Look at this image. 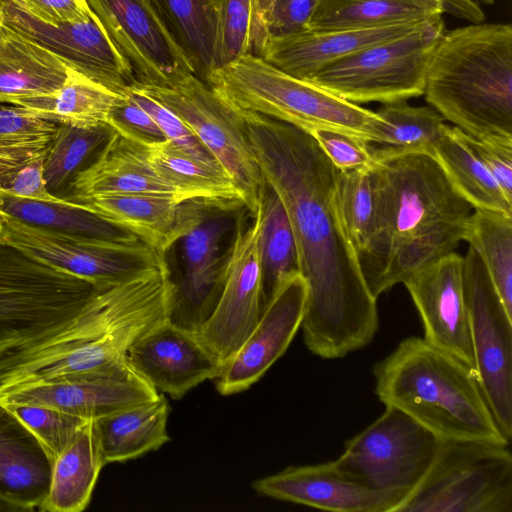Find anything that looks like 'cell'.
Returning <instances> with one entry per match:
<instances>
[{"mask_svg": "<svg viewBox=\"0 0 512 512\" xmlns=\"http://www.w3.org/2000/svg\"><path fill=\"white\" fill-rule=\"evenodd\" d=\"M127 362L152 387L173 399H181L205 380H215L222 368L195 333L166 319L130 347Z\"/></svg>", "mask_w": 512, "mask_h": 512, "instance_id": "obj_22", "label": "cell"}, {"mask_svg": "<svg viewBox=\"0 0 512 512\" xmlns=\"http://www.w3.org/2000/svg\"><path fill=\"white\" fill-rule=\"evenodd\" d=\"M0 240L55 268L104 286L165 260L143 241L118 243L30 225L0 212Z\"/></svg>", "mask_w": 512, "mask_h": 512, "instance_id": "obj_14", "label": "cell"}, {"mask_svg": "<svg viewBox=\"0 0 512 512\" xmlns=\"http://www.w3.org/2000/svg\"><path fill=\"white\" fill-rule=\"evenodd\" d=\"M250 18L251 0H216L213 46L207 72L250 54Z\"/></svg>", "mask_w": 512, "mask_h": 512, "instance_id": "obj_44", "label": "cell"}, {"mask_svg": "<svg viewBox=\"0 0 512 512\" xmlns=\"http://www.w3.org/2000/svg\"><path fill=\"white\" fill-rule=\"evenodd\" d=\"M114 130L107 123L91 126L58 124L43 163V177L50 193L70 182L88 157L102 147Z\"/></svg>", "mask_w": 512, "mask_h": 512, "instance_id": "obj_41", "label": "cell"}, {"mask_svg": "<svg viewBox=\"0 0 512 512\" xmlns=\"http://www.w3.org/2000/svg\"><path fill=\"white\" fill-rule=\"evenodd\" d=\"M103 466L93 420H89L74 441L52 462L49 491L39 510L83 511L91 500Z\"/></svg>", "mask_w": 512, "mask_h": 512, "instance_id": "obj_30", "label": "cell"}, {"mask_svg": "<svg viewBox=\"0 0 512 512\" xmlns=\"http://www.w3.org/2000/svg\"><path fill=\"white\" fill-rule=\"evenodd\" d=\"M0 212L30 225L71 235L118 243L141 241L128 230L64 198L46 202L0 194Z\"/></svg>", "mask_w": 512, "mask_h": 512, "instance_id": "obj_33", "label": "cell"}, {"mask_svg": "<svg viewBox=\"0 0 512 512\" xmlns=\"http://www.w3.org/2000/svg\"><path fill=\"white\" fill-rule=\"evenodd\" d=\"M376 113L382 122L376 141L369 143L374 159L405 153L435 157V146L446 124L432 107L398 101L383 104Z\"/></svg>", "mask_w": 512, "mask_h": 512, "instance_id": "obj_36", "label": "cell"}, {"mask_svg": "<svg viewBox=\"0 0 512 512\" xmlns=\"http://www.w3.org/2000/svg\"><path fill=\"white\" fill-rule=\"evenodd\" d=\"M57 127V123L42 119L21 106L0 103V135L2 136H54Z\"/></svg>", "mask_w": 512, "mask_h": 512, "instance_id": "obj_51", "label": "cell"}, {"mask_svg": "<svg viewBox=\"0 0 512 512\" xmlns=\"http://www.w3.org/2000/svg\"><path fill=\"white\" fill-rule=\"evenodd\" d=\"M337 205L357 254L366 252L379 233L378 196L371 167L339 171Z\"/></svg>", "mask_w": 512, "mask_h": 512, "instance_id": "obj_40", "label": "cell"}, {"mask_svg": "<svg viewBox=\"0 0 512 512\" xmlns=\"http://www.w3.org/2000/svg\"><path fill=\"white\" fill-rule=\"evenodd\" d=\"M54 136L0 135V194L46 202L62 198L50 193L43 177V163Z\"/></svg>", "mask_w": 512, "mask_h": 512, "instance_id": "obj_39", "label": "cell"}, {"mask_svg": "<svg viewBox=\"0 0 512 512\" xmlns=\"http://www.w3.org/2000/svg\"><path fill=\"white\" fill-rule=\"evenodd\" d=\"M375 394L441 440L508 445L474 371L460 359L412 336L373 368Z\"/></svg>", "mask_w": 512, "mask_h": 512, "instance_id": "obj_4", "label": "cell"}, {"mask_svg": "<svg viewBox=\"0 0 512 512\" xmlns=\"http://www.w3.org/2000/svg\"><path fill=\"white\" fill-rule=\"evenodd\" d=\"M2 404L35 435L52 462L74 441L89 421L45 405Z\"/></svg>", "mask_w": 512, "mask_h": 512, "instance_id": "obj_45", "label": "cell"}, {"mask_svg": "<svg viewBox=\"0 0 512 512\" xmlns=\"http://www.w3.org/2000/svg\"><path fill=\"white\" fill-rule=\"evenodd\" d=\"M125 94L151 116L172 145L204 163L223 169L190 128L169 108L134 86Z\"/></svg>", "mask_w": 512, "mask_h": 512, "instance_id": "obj_46", "label": "cell"}, {"mask_svg": "<svg viewBox=\"0 0 512 512\" xmlns=\"http://www.w3.org/2000/svg\"><path fill=\"white\" fill-rule=\"evenodd\" d=\"M403 284L420 315L424 339L460 359L475 373L463 294V257L452 252L414 273Z\"/></svg>", "mask_w": 512, "mask_h": 512, "instance_id": "obj_20", "label": "cell"}, {"mask_svg": "<svg viewBox=\"0 0 512 512\" xmlns=\"http://www.w3.org/2000/svg\"><path fill=\"white\" fill-rule=\"evenodd\" d=\"M463 241L480 255L493 285L512 316V215L473 209Z\"/></svg>", "mask_w": 512, "mask_h": 512, "instance_id": "obj_38", "label": "cell"}, {"mask_svg": "<svg viewBox=\"0 0 512 512\" xmlns=\"http://www.w3.org/2000/svg\"><path fill=\"white\" fill-rule=\"evenodd\" d=\"M237 231L222 266V288L217 304L195 335L221 367L237 352L262 314L263 271L259 247L260 211Z\"/></svg>", "mask_w": 512, "mask_h": 512, "instance_id": "obj_15", "label": "cell"}, {"mask_svg": "<svg viewBox=\"0 0 512 512\" xmlns=\"http://www.w3.org/2000/svg\"><path fill=\"white\" fill-rule=\"evenodd\" d=\"M372 170L379 233L358 261L432 225L466 220L473 211L431 155L405 153L377 158Z\"/></svg>", "mask_w": 512, "mask_h": 512, "instance_id": "obj_7", "label": "cell"}, {"mask_svg": "<svg viewBox=\"0 0 512 512\" xmlns=\"http://www.w3.org/2000/svg\"><path fill=\"white\" fill-rule=\"evenodd\" d=\"M478 3L484 4V5H493L494 0H475Z\"/></svg>", "mask_w": 512, "mask_h": 512, "instance_id": "obj_54", "label": "cell"}, {"mask_svg": "<svg viewBox=\"0 0 512 512\" xmlns=\"http://www.w3.org/2000/svg\"><path fill=\"white\" fill-rule=\"evenodd\" d=\"M234 112L293 229L299 272L307 283L301 323L307 349L338 359L365 347L378 330L377 300L339 214L340 170L308 132L260 114Z\"/></svg>", "mask_w": 512, "mask_h": 512, "instance_id": "obj_1", "label": "cell"}, {"mask_svg": "<svg viewBox=\"0 0 512 512\" xmlns=\"http://www.w3.org/2000/svg\"><path fill=\"white\" fill-rule=\"evenodd\" d=\"M0 229H1V220H0Z\"/></svg>", "mask_w": 512, "mask_h": 512, "instance_id": "obj_55", "label": "cell"}, {"mask_svg": "<svg viewBox=\"0 0 512 512\" xmlns=\"http://www.w3.org/2000/svg\"><path fill=\"white\" fill-rule=\"evenodd\" d=\"M308 133L340 171L371 167L375 162L370 144L363 138L332 128H313Z\"/></svg>", "mask_w": 512, "mask_h": 512, "instance_id": "obj_47", "label": "cell"}, {"mask_svg": "<svg viewBox=\"0 0 512 512\" xmlns=\"http://www.w3.org/2000/svg\"><path fill=\"white\" fill-rule=\"evenodd\" d=\"M319 0H251L250 54L276 38L308 29Z\"/></svg>", "mask_w": 512, "mask_h": 512, "instance_id": "obj_43", "label": "cell"}, {"mask_svg": "<svg viewBox=\"0 0 512 512\" xmlns=\"http://www.w3.org/2000/svg\"><path fill=\"white\" fill-rule=\"evenodd\" d=\"M107 124L115 132L144 146L166 140L151 116L127 94L120 96L113 105Z\"/></svg>", "mask_w": 512, "mask_h": 512, "instance_id": "obj_48", "label": "cell"}, {"mask_svg": "<svg viewBox=\"0 0 512 512\" xmlns=\"http://www.w3.org/2000/svg\"><path fill=\"white\" fill-rule=\"evenodd\" d=\"M445 13L453 17L466 20L470 23H480L485 19V14L479 3L475 0H442Z\"/></svg>", "mask_w": 512, "mask_h": 512, "instance_id": "obj_52", "label": "cell"}, {"mask_svg": "<svg viewBox=\"0 0 512 512\" xmlns=\"http://www.w3.org/2000/svg\"><path fill=\"white\" fill-rule=\"evenodd\" d=\"M76 203L136 235L165 254L177 241L216 209L237 211L240 201L191 199L153 193L110 194Z\"/></svg>", "mask_w": 512, "mask_h": 512, "instance_id": "obj_18", "label": "cell"}, {"mask_svg": "<svg viewBox=\"0 0 512 512\" xmlns=\"http://www.w3.org/2000/svg\"><path fill=\"white\" fill-rule=\"evenodd\" d=\"M169 412L168 401L164 394H159L153 400L94 419L104 465L138 458L167 443Z\"/></svg>", "mask_w": 512, "mask_h": 512, "instance_id": "obj_29", "label": "cell"}, {"mask_svg": "<svg viewBox=\"0 0 512 512\" xmlns=\"http://www.w3.org/2000/svg\"><path fill=\"white\" fill-rule=\"evenodd\" d=\"M120 96L74 71L56 92L10 104L57 124L91 126L107 123L111 108Z\"/></svg>", "mask_w": 512, "mask_h": 512, "instance_id": "obj_35", "label": "cell"}, {"mask_svg": "<svg viewBox=\"0 0 512 512\" xmlns=\"http://www.w3.org/2000/svg\"><path fill=\"white\" fill-rule=\"evenodd\" d=\"M394 512H512L508 445L442 440L429 471Z\"/></svg>", "mask_w": 512, "mask_h": 512, "instance_id": "obj_8", "label": "cell"}, {"mask_svg": "<svg viewBox=\"0 0 512 512\" xmlns=\"http://www.w3.org/2000/svg\"><path fill=\"white\" fill-rule=\"evenodd\" d=\"M52 460L35 435L0 403V497L39 509L50 486Z\"/></svg>", "mask_w": 512, "mask_h": 512, "instance_id": "obj_26", "label": "cell"}, {"mask_svg": "<svg viewBox=\"0 0 512 512\" xmlns=\"http://www.w3.org/2000/svg\"><path fill=\"white\" fill-rule=\"evenodd\" d=\"M443 33V17L431 18L404 35L350 54L306 80L355 104L419 97Z\"/></svg>", "mask_w": 512, "mask_h": 512, "instance_id": "obj_9", "label": "cell"}, {"mask_svg": "<svg viewBox=\"0 0 512 512\" xmlns=\"http://www.w3.org/2000/svg\"><path fill=\"white\" fill-rule=\"evenodd\" d=\"M175 113L214 156L255 216L266 183L237 116L197 75L172 87L133 85Z\"/></svg>", "mask_w": 512, "mask_h": 512, "instance_id": "obj_11", "label": "cell"}, {"mask_svg": "<svg viewBox=\"0 0 512 512\" xmlns=\"http://www.w3.org/2000/svg\"><path fill=\"white\" fill-rule=\"evenodd\" d=\"M259 211L263 312L280 282L299 271V267L296 240L288 215L276 192L267 184L261 196Z\"/></svg>", "mask_w": 512, "mask_h": 512, "instance_id": "obj_37", "label": "cell"}, {"mask_svg": "<svg viewBox=\"0 0 512 512\" xmlns=\"http://www.w3.org/2000/svg\"><path fill=\"white\" fill-rule=\"evenodd\" d=\"M73 72L51 52L0 22V103L50 95Z\"/></svg>", "mask_w": 512, "mask_h": 512, "instance_id": "obj_28", "label": "cell"}, {"mask_svg": "<svg viewBox=\"0 0 512 512\" xmlns=\"http://www.w3.org/2000/svg\"><path fill=\"white\" fill-rule=\"evenodd\" d=\"M445 13L442 0H319L308 29L419 23Z\"/></svg>", "mask_w": 512, "mask_h": 512, "instance_id": "obj_31", "label": "cell"}, {"mask_svg": "<svg viewBox=\"0 0 512 512\" xmlns=\"http://www.w3.org/2000/svg\"><path fill=\"white\" fill-rule=\"evenodd\" d=\"M172 273L166 263L99 286L78 317L29 349L0 356V393L68 381L128 364L130 347L166 319Z\"/></svg>", "mask_w": 512, "mask_h": 512, "instance_id": "obj_2", "label": "cell"}, {"mask_svg": "<svg viewBox=\"0 0 512 512\" xmlns=\"http://www.w3.org/2000/svg\"><path fill=\"white\" fill-rule=\"evenodd\" d=\"M145 147L152 168L175 190L181 201L205 199L241 202L234 183L223 169L190 156L168 140Z\"/></svg>", "mask_w": 512, "mask_h": 512, "instance_id": "obj_34", "label": "cell"}, {"mask_svg": "<svg viewBox=\"0 0 512 512\" xmlns=\"http://www.w3.org/2000/svg\"><path fill=\"white\" fill-rule=\"evenodd\" d=\"M98 287L0 240V356L63 330Z\"/></svg>", "mask_w": 512, "mask_h": 512, "instance_id": "obj_6", "label": "cell"}, {"mask_svg": "<svg viewBox=\"0 0 512 512\" xmlns=\"http://www.w3.org/2000/svg\"><path fill=\"white\" fill-rule=\"evenodd\" d=\"M423 22L367 28L306 29L268 41L258 56L280 70L306 80L350 54L404 35Z\"/></svg>", "mask_w": 512, "mask_h": 512, "instance_id": "obj_24", "label": "cell"}, {"mask_svg": "<svg viewBox=\"0 0 512 512\" xmlns=\"http://www.w3.org/2000/svg\"><path fill=\"white\" fill-rule=\"evenodd\" d=\"M465 139L495 178L505 197L512 202V138Z\"/></svg>", "mask_w": 512, "mask_h": 512, "instance_id": "obj_49", "label": "cell"}, {"mask_svg": "<svg viewBox=\"0 0 512 512\" xmlns=\"http://www.w3.org/2000/svg\"><path fill=\"white\" fill-rule=\"evenodd\" d=\"M0 22L59 58L66 66L124 95L138 81L93 13L80 22L50 24L12 0H0Z\"/></svg>", "mask_w": 512, "mask_h": 512, "instance_id": "obj_16", "label": "cell"}, {"mask_svg": "<svg viewBox=\"0 0 512 512\" xmlns=\"http://www.w3.org/2000/svg\"><path fill=\"white\" fill-rule=\"evenodd\" d=\"M140 84L172 87L197 65L158 0H87Z\"/></svg>", "mask_w": 512, "mask_h": 512, "instance_id": "obj_13", "label": "cell"}, {"mask_svg": "<svg viewBox=\"0 0 512 512\" xmlns=\"http://www.w3.org/2000/svg\"><path fill=\"white\" fill-rule=\"evenodd\" d=\"M423 95L472 138H512V26L480 22L444 32Z\"/></svg>", "mask_w": 512, "mask_h": 512, "instance_id": "obj_3", "label": "cell"}, {"mask_svg": "<svg viewBox=\"0 0 512 512\" xmlns=\"http://www.w3.org/2000/svg\"><path fill=\"white\" fill-rule=\"evenodd\" d=\"M435 158L454 188L473 207L512 215L499 184L468 145L464 133L446 124L435 146Z\"/></svg>", "mask_w": 512, "mask_h": 512, "instance_id": "obj_32", "label": "cell"}, {"mask_svg": "<svg viewBox=\"0 0 512 512\" xmlns=\"http://www.w3.org/2000/svg\"><path fill=\"white\" fill-rule=\"evenodd\" d=\"M159 393L128 365L109 371L0 393L1 403L37 404L94 420L157 398Z\"/></svg>", "mask_w": 512, "mask_h": 512, "instance_id": "obj_21", "label": "cell"}, {"mask_svg": "<svg viewBox=\"0 0 512 512\" xmlns=\"http://www.w3.org/2000/svg\"><path fill=\"white\" fill-rule=\"evenodd\" d=\"M67 201L110 194H168L180 200L175 190L154 171L146 147L117 132L101 147L95 160L80 169L68 184ZM181 201V200H180Z\"/></svg>", "mask_w": 512, "mask_h": 512, "instance_id": "obj_25", "label": "cell"}, {"mask_svg": "<svg viewBox=\"0 0 512 512\" xmlns=\"http://www.w3.org/2000/svg\"><path fill=\"white\" fill-rule=\"evenodd\" d=\"M253 489L264 496L335 512H394L405 491H378L345 477L334 461L290 466L258 479Z\"/></svg>", "mask_w": 512, "mask_h": 512, "instance_id": "obj_23", "label": "cell"}, {"mask_svg": "<svg viewBox=\"0 0 512 512\" xmlns=\"http://www.w3.org/2000/svg\"><path fill=\"white\" fill-rule=\"evenodd\" d=\"M442 440L401 410L382 415L345 443L334 461L348 479L372 490H413L432 466Z\"/></svg>", "mask_w": 512, "mask_h": 512, "instance_id": "obj_10", "label": "cell"}, {"mask_svg": "<svg viewBox=\"0 0 512 512\" xmlns=\"http://www.w3.org/2000/svg\"><path fill=\"white\" fill-rule=\"evenodd\" d=\"M23 507L16 505L2 497H0V512H24Z\"/></svg>", "mask_w": 512, "mask_h": 512, "instance_id": "obj_53", "label": "cell"}, {"mask_svg": "<svg viewBox=\"0 0 512 512\" xmlns=\"http://www.w3.org/2000/svg\"><path fill=\"white\" fill-rule=\"evenodd\" d=\"M306 299L307 283L299 271L280 282L251 334L215 379L221 395L247 390L285 353L301 327Z\"/></svg>", "mask_w": 512, "mask_h": 512, "instance_id": "obj_17", "label": "cell"}, {"mask_svg": "<svg viewBox=\"0 0 512 512\" xmlns=\"http://www.w3.org/2000/svg\"><path fill=\"white\" fill-rule=\"evenodd\" d=\"M234 211L216 209L192 228L182 240L183 271L173 279L175 290L168 298L166 320L197 333L212 314L222 288L221 241Z\"/></svg>", "mask_w": 512, "mask_h": 512, "instance_id": "obj_19", "label": "cell"}, {"mask_svg": "<svg viewBox=\"0 0 512 512\" xmlns=\"http://www.w3.org/2000/svg\"><path fill=\"white\" fill-rule=\"evenodd\" d=\"M466 220L432 225L394 242L378 255L360 260L371 295L377 300L394 285L455 252L464 239Z\"/></svg>", "mask_w": 512, "mask_h": 512, "instance_id": "obj_27", "label": "cell"}, {"mask_svg": "<svg viewBox=\"0 0 512 512\" xmlns=\"http://www.w3.org/2000/svg\"><path fill=\"white\" fill-rule=\"evenodd\" d=\"M34 17L50 23L85 21L93 11L87 0H12Z\"/></svg>", "mask_w": 512, "mask_h": 512, "instance_id": "obj_50", "label": "cell"}, {"mask_svg": "<svg viewBox=\"0 0 512 512\" xmlns=\"http://www.w3.org/2000/svg\"><path fill=\"white\" fill-rule=\"evenodd\" d=\"M174 31L194 59L198 75L210 67L216 0H158Z\"/></svg>", "mask_w": 512, "mask_h": 512, "instance_id": "obj_42", "label": "cell"}, {"mask_svg": "<svg viewBox=\"0 0 512 512\" xmlns=\"http://www.w3.org/2000/svg\"><path fill=\"white\" fill-rule=\"evenodd\" d=\"M463 294L475 375L494 419L512 437V316L506 311L477 251L463 257Z\"/></svg>", "mask_w": 512, "mask_h": 512, "instance_id": "obj_12", "label": "cell"}, {"mask_svg": "<svg viewBox=\"0 0 512 512\" xmlns=\"http://www.w3.org/2000/svg\"><path fill=\"white\" fill-rule=\"evenodd\" d=\"M204 78L233 111L267 116L306 132L319 127L332 128L370 143L378 137L382 120L376 112L292 76L259 56L244 55L221 68L209 70Z\"/></svg>", "mask_w": 512, "mask_h": 512, "instance_id": "obj_5", "label": "cell"}]
</instances>
